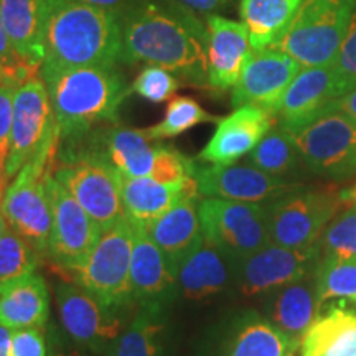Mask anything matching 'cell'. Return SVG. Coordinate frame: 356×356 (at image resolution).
Here are the masks:
<instances>
[{"instance_id": "obj_53", "label": "cell", "mask_w": 356, "mask_h": 356, "mask_svg": "<svg viewBox=\"0 0 356 356\" xmlns=\"http://www.w3.org/2000/svg\"><path fill=\"white\" fill-rule=\"evenodd\" d=\"M55 356H81L76 351H68V353H56Z\"/></svg>"}, {"instance_id": "obj_43", "label": "cell", "mask_w": 356, "mask_h": 356, "mask_svg": "<svg viewBox=\"0 0 356 356\" xmlns=\"http://www.w3.org/2000/svg\"><path fill=\"white\" fill-rule=\"evenodd\" d=\"M178 2L184 3V6L191 8V10L211 13L216 10H222V8H228L229 6H233L236 0H178Z\"/></svg>"}, {"instance_id": "obj_4", "label": "cell", "mask_w": 356, "mask_h": 356, "mask_svg": "<svg viewBox=\"0 0 356 356\" xmlns=\"http://www.w3.org/2000/svg\"><path fill=\"white\" fill-rule=\"evenodd\" d=\"M58 147L53 177L78 200L99 229L126 218L121 198V173L91 142L65 140Z\"/></svg>"}, {"instance_id": "obj_6", "label": "cell", "mask_w": 356, "mask_h": 356, "mask_svg": "<svg viewBox=\"0 0 356 356\" xmlns=\"http://www.w3.org/2000/svg\"><path fill=\"white\" fill-rule=\"evenodd\" d=\"M58 144L60 137L20 168L0 203L8 228L32 244L40 256L48 252L53 225V210L44 175L55 162Z\"/></svg>"}, {"instance_id": "obj_17", "label": "cell", "mask_w": 356, "mask_h": 356, "mask_svg": "<svg viewBox=\"0 0 356 356\" xmlns=\"http://www.w3.org/2000/svg\"><path fill=\"white\" fill-rule=\"evenodd\" d=\"M195 178L202 197L246 203H270L299 186L282 177L269 175L251 163L198 167Z\"/></svg>"}, {"instance_id": "obj_23", "label": "cell", "mask_w": 356, "mask_h": 356, "mask_svg": "<svg viewBox=\"0 0 356 356\" xmlns=\"http://www.w3.org/2000/svg\"><path fill=\"white\" fill-rule=\"evenodd\" d=\"M320 309L322 304L315 279L309 275L270 292L266 302L267 318L296 343H300L302 337L320 315Z\"/></svg>"}, {"instance_id": "obj_10", "label": "cell", "mask_w": 356, "mask_h": 356, "mask_svg": "<svg viewBox=\"0 0 356 356\" xmlns=\"http://www.w3.org/2000/svg\"><path fill=\"white\" fill-rule=\"evenodd\" d=\"M302 162L330 180L356 177V121L340 109H328L293 134Z\"/></svg>"}, {"instance_id": "obj_34", "label": "cell", "mask_w": 356, "mask_h": 356, "mask_svg": "<svg viewBox=\"0 0 356 356\" xmlns=\"http://www.w3.org/2000/svg\"><path fill=\"white\" fill-rule=\"evenodd\" d=\"M220 121L215 115L208 114L197 101L191 99L186 96H178L175 99L168 102L165 115L159 124H155L152 127L144 129L149 139L155 142L170 139V137H177L180 134H184L195 126L204 122H213Z\"/></svg>"}, {"instance_id": "obj_52", "label": "cell", "mask_w": 356, "mask_h": 356, "mask_svg": "<svg viewBox=\"0 0 356 356\" xmlns=\"http://www.w3.org/2000/svg\"><path fill=\"white\" fill-rule=\"evenodd\" d=\"M297 350H299V346H292L291 350H287V353L284 355V356H296V353H297Z\"/></svg>"}, {"instance_id": "obj_22", "label": "cell", "mask_w": 356, "mask_h": 356, "mask_svg": "<svg viewBox=\"0 0 356 356\" xmlns=\"http://www.w3.org/2000/svg\"><path fill=\"white\" fill-rule=\"evenodd\" d=\"M236 261L204 236L177 267L178 293L190 300H203L225 291L234 280Z\"/></svg>"}, {"instance_id": "obj_20", "label": "cell", "mask_w": 356, "mask_h": 356, "mask_svg": "<svg viewBox=\"0 0 356 356\" xmlns=\"http://www.w3.org/2000/svg\"><path fill=\"white\" fill-rule=\"evenodd\" d=\"M131 287L137 305L167 307L178 293L175 273L167 257L140 226H134Z\"/></svg>"}, {"instance_id": "obj_14", "label": "cell", "mask_w": 356, "mask_h": 356, "mask_svg": "<svg viewBox=\"0 0 356 356\" xmlns=\"http://www.w3.org/2000/svg\"><path fill=\"white\" fill-rule=\"evenodd\" d=\"M318 257V246L291 249L269 243L236 262L234 280L243 296H269L293 280L310 275Z\"/></svg>"}, {"instance_id": "obj_7", "label": "cell", "mask_w": 356, "mask_h": 356, "mask_svg": "<svg viewBox=\"0 0 356 356\" xmlns=\"http://www.w3.org/2000/svg\"><path fill=\"white\" fill-rule=\"evenodd\" d=\"M134 225L127 218L102 229L86 262L78 270V284L102 305L122 312L134 304L131 261Z\"/></svg>"}, {"instance_id": "obj_19", "label": "cell", "mask_w": 356, "mask_h": 356, "mask_svg": "<svg viewBox=\"0 0 356 356\" xmlns=\"http://www.w3.org/2000/svg\"><path fill=\"white\" fill-rule=\"evenodd\" d=\"M208 86L226 91L241 76L252 55L246 25L208 13Z\"/></svg>"}, {"instance_id": "obj_44", "label": "cell", "mask_w": 356, "mask_h": 356, "mask_svg": "<svg viewBox=\"0 0 356 356\" xmlns=\"http://www.w3.org/2000/svg\"><path fill=\"white\" fill-rule=\"evenodd\" d=\"M333 108L340 109L341 113L348 114L351 119H355L356 121V88L350 89V91L345 92L340 99H337L335 104H333Z\"/></svg>"}, {"instance_id": "obj_29", "label": "cell", "mask_w": 356, "mask_h": 356, "mask_svg": "<svg viewBox=\"0 0 356 356\" xmlns=\"http://www.w3.org/2000/svg\"><path fill=\"white\" fill-rule=\"evenodd\" d=\"M102 356H167L165 307L139 305Z\"/></svg>"}, {"instance_id": "obj_36", "label": "cell", "mask_w": 356, "mask_h": 356, "mask_svg": "<svg viewBox=\"0 0 356 356\" xmlns=\"http://www.w3.org/2000/svg\"><path fill=\"white\" fill-rule=\"evenodd\" d=\"M320 257H335L343 261H356V210L333 218L317 243Z\"/></svg>"}, {"instance_id": "obj_35", "label": "cell", "mask_w": 356, "mask_h": 356, "mask_svg": "<svg viewBox=\"0 0 356 356\" xmlns=\"http://www.w3.org/2000/svg\"><path fill=\"white\" fill-rule=\"evenodd\" d=\"M38 257L32 244L7 226L0 236V286L35 273Z\"/></svg>"}, {"instance_id": "obj_8", "label": "cell", "mask_w": 356, "mask_h": 356, "mask_svg": "<svg viewBox=\"0 0 356 356\" xmlns=\"http://www.w3.org/2000/svg\"><path fill=\"white\" fill-rule=\"evenodd\" d=\"M340 207L338 191L302 186L287 191L267 203L270 243L291 249L315 248Z\"/></svg>"}, {"instance_id": "obj_27", "label": "cell", "mask_w": 356, "mask_h": 356, "mask_svg": "<svg viewBox=\"0 0 356 356\" xmlns=\"http://www.w3.org/2000/svg\"><path fill=\"white\" fill-rule=\"evenodd\" d=\"M91 144L108 157L119 173L126 177H150L157 142L144 131L113 126L97 131Z\"/></svg>"}, {"instance_id": "obj_18", "label": "cell", "mask_w": 356, "mask_h": 356, "mask_svg": "<svg viewBox=\"0 0 356 356\" xmlns=\"http://www.w3.org/2000/svg\"><path fill=\"white\" fill-rule=\"evenodd\" d=\"M274 115L254 106L236 108L226 118L218 121L216 131L198 159L211 165H228L251 154L262 137L273 129Z\"/></svg>"}, {"instance_id": "obj_16", "label": "cell", "mask_w": 356, "mask_h": 356, "mask_svg": "<svg viewBox=\"0 0 356 356\" xmlns=\"http://www.w3.org/2000/svg\"><path fill=\"white\" fill-rule=\"evenodd\" d=\"M302 66L286 53L264 48L254 50L233 86V108L254 106L275 118L280 99Z\"/></svg>"}, {"instance_id": "obj_30", "label": "cell", "mask_w": 356, "mask_h": 356, "mask_svg": "<svg viewBox=\"0 0 356 356\" xmlns=\"http://www.w3.org/2000/svg\"><path fill=\"white\" fill-rule=\"evenodd\" d=\"M292 346L299 343L280 332L270 320L249 312L236 320L222 341L220 356H284Z\"/></svg>"}, {"instance_id": "obj_2", "label": "cell", "mask_w": 356, "mask_h": 356, "mask_svg": "<svg viewBox=\"0 0 356 356\" xmlns=\"http://www.w3.org/2000/svg\"><path fill=\"white\" fill-rule=\"evenodd\" d=\"M122 63L119 15L78 0H44V60L38 73Z\"/></svg>"}, {"instance_id": "obj_1", "label": "cell", "mask_w": 356, "mask_h": 356, "mask_svg": "<svg viewBox=\"0 0 356 356\" xmlns=\"http://www.w3.org/2000/svg\"><path fill=\"white\" fill-rule=\"evenodd\" d=\"M122 63L162 66L208 86V29L178 0H136L121 15Z\"/></svg>"}, {"instance_id": "obj_15", "label": "cell", "mask_w": 356, "mask_h": 356, "mask_svg": "<svg viewBox=\"0 0 356 356\" xmlns=\"http://www.w3.org/2000/svg\"><path fill=\"white\" fill-rule=\"evenodd\" d=\"M348 91V84L337 73L333 65L302 68L289 84L275 111L279 127L293 136L318 115L332 109L335 101Z\"/></svg>"}, {"instance_id": "obj_31", "label": "cell", "mask_w": 356, "mask_h": 356, "mask_svg": "<svg viewBox=\"0 0 356 356\" xmlns=\"http://www.w3.org/2000/svg\"><path fill=\"white\" fill-rule=\"evenodd\" d=\"M302 0H241V22L246 25L252 50L274 44L287 30Z\"/></svg>"}, {"instance_id": "obj_46", "label": "cell", "mask_w": 356, "mask_h": 356, "mask_svg": "<svg viewBox=\"0 0 356 356\" xmlns=\"http://www.w3.org/2000/svg\"><path fill=\"white\" fill-rule=\"evenodd\" d=\"M12 333L10 328L0 325V356H12Z\"/></svg>"}, {"instance_id": "obj_39", "label": "cell", "mask_w": 356, "mask_h": 356, "mask_svg": "<svg viewBox=\"0 0 356 356\" xmlns=\"http://www.w3.org/2000/svg\"><path fill=\"white\" fill-rule=\"evenodd\" d=\"M0 66L7 71V74L17 86L24 84L26 79L37 76V70L25 63L22 58L13 50L10 40L6 32V26L2 22V13H0Z\"/></svg>"}, {"instance_id": "obj_38", "label": "cell", "mask_w": 356, "mask_h": 356, "mask_svg": "<svg viewBox=\"0 0 356 356\" xmlns=\"http://www.w3.org/2000/svg\"><path fill=\"white\" fill-rule=\"evenodd\" d=\"M178 86L180 83L173 76L172 71L157 65H147L134 79L131 88L132 92L147 101L165 102L175 95Z\"/></svg>"}, {"instance_id": "obj_26", "label": "cell", "mask_w": 356, "mask_h": 356, "mask_svg": "<svg viewBox=\"0 0 356 356\" xmlns=\"http://www.w3.org/2000/svg\"><path fill=\"white\" fill-rule=\"evenodd\" d=\"M198 203L200 197L181 200L147 228V233L167 257L173 273H177L180 261L188 254L203 236Z\"/></svg>"}, {"instance_id": "obj_41", "label": "cell", "mask_w": 356, "mask_h": 356, "mask_svg": "<svg viewBox=\"0 0 356 356\" xmlns=\"http://www.w3.org/2000/svg\"><path fill=\"white\" fill-rule=\"evenodd\" d=\"M12 356H47L43 328H22L12 333Z\"/></svg>"}, {"instance_id": "obj_49", "label": "cell", "mask_w": 356, "mask_h": 356, "mask_svg": "<svg viewBox=\"0 0 356 356\" xmlns=\"http://www.w3.org/2000/svg\"><path fill=\"white\" fill-rule=\"evenodd\" d=\"M8 83H12V84H15L10 79V76H8L7 74V71L2 68V66H0V86H3V84H8Z\"/></svg>"}, {"instance_id": "obj_37", "label": "cell", "mask_w": 356, "mask_h": 356, "mask_svg": "<svg viewBox=\"0 0 356 356\" xmlns=\"http://www.w3.org/2000/svg\"><path fill=\"white\" fill-rule=\"evenodd\" d=\"M197 168L198 167L195 165L193 159L186 157L173 145L159 144L157 142L150 178L160 181V184H180V181L193 178Z\"/></svg>"}, {"instance_id": "obj_5", "label": "cell", "mask_w": 356, "mask_h": 356, "mask_svg": "<svg viewBox=\"0 0 356 356\" xmlns=\"http://www.w3.org/2000/svg\"><path fill=\"white\" fill-rule=\"evenodd\" d=\"M356 0H302L287 30L269 48L282 51L302 68L333 65Z\"/></svg>"}, {"instance_id": "obj_42", "label": "cell", "mask_w": 356, "mask_h": 356, "mask_svg": "<svg viewBox=\"0 0 356 356\" xmlns=\"http://www.w3.org/2000/svg\"><path fill=\"white\" fill-rule=\"evenodd\" d=\"M17 84H3L0 86V150L7 159L10 147V134L13 122V99H15Z\"/></svg>"}, {"instance_id": "obj_40", "label": "cell", "mask_w": 356, "mask_h": 356, "mask_svg": "<svg viewBox=\"0 0 356 356\" xmlns=\"http://www.w3.org/2000/svg\"><path fill=\"white\" fill-rule=\"evenodd\" d=\"M333 68L345 79L350 89L356 88V10L351 17L348 30H346L335 61H333Z\"/></svg>"}, {"instance_id": "obj_25", "label": "cell", "mask_w": 356, "mask_h": 356, "mask_svg": "<svg viewBox=\"0 0 356 356\" xmlns=\"http://www.w3.org/2000/svg\"><path fill=\"white\" fill-rule=\"evenodd\" d=\"M0 13L13 50L38 71L44 60V0H0Z\"/></svg>"}, {"instance_id": "obj_32", "label": "cell", "mask_w": 356, "mask_h": 356, "mask_svg": "<svg viewBox=\"0 0 356 356\" xmlns=\"http://www.w3.org/2000/svg\"><path fill=\"white\" fill-rule=\"evenodd\" d=\"M300 160L302 157L296 139L282 127L270 129L249 154L251 165L269 175L282 178L296 170Z\"/></svg>"}, {"instance_id": "obj_11", "label": "cell", "mask_w": 356, "mask_h": 356, "mask_svg": "<svg viewBox=\"0 0 356 356\" xmlns=\"http://www.w3.org/2000/svg\"><path fill=\"white\" fill-rule=\"evenodd\" d=\"M60 137L47 84L33 76L20 84L13 99V122L6 175L13 178L35 155Z\"/></svg>"}, {"instance_id": "obj_21", "label": "cell", "mask_w": 356, "mask_h": 356, "mask_svg": "<svg viewBox=\"0 0 356 356\" xmlns=\"http://www.w3.org/2000/svg\"><path fill=\"white\" fill-rule=\"evenodd\" d=\"M119 178L126 218L134 226L145 229L181 200L202 197L195 177L180 184H160L150 177H126L122 173Z\"/></svg>"}, {"instance_id": "obj_33", "label": "cell", "mask_w": 356, "mask_h": 356, "mask_svg": "<svg viewBox=\"0 0 356 356\" xmlns=\"http://www.w3.org/2000/svg\"><path fill=\"white\" fill-rule=\"evenodd\" d=\"M320 304L332 299L356 300V261L322 257L314 270Z\"/></svg>"}, {"instance_id": "obj_12", "label": "cell", "mask_w": 356, "mask_h": 356, "mask_svg": "<svg viewBox=\"0 0 356 356\" xmlns=\"http://www.w3.org/2000/svg\"><path fill=\"white\" fill-rule=\"evenodd\" d=\"M53 210L48 256L58 267L78 273L99 238V226L84 211L78 200L53 177V165L44 175Z\"/></svg>"}, {"instance_id": "obj_47", "label": "cell", "mask_w": 356, "mask_h": 356, "mask_svg": "<svg viewBox=\"0 0 356 356\" xmlns=\"http://www.w3.org/2000/svg\"><path fill=\"white\" fill-rule=\"evenodd\" d=\"M338 197H340V202L345 208H355L356 210V181L338 191Z\"/></svg>"}, {"instance_id": "obj_48", "label": "cell", "mask_w": 356, "mask_h": 356, "mask_svg": "<svg viewBox=\"0 0 356 356\" xmlns=\"http://www.w3.org/2000/svg\"><path fill=\"white\" fill-rule=\"evenodd\" d=\"M8 180H10V178L7 175H0V203H2L3 195H6V191L8 188Z\"/></svg>"}, {"instance_id": "obj_9", "label": "cell", "mask_w": 356, "mask_h": 356, "mask_svg": "<svg viewBox=\"0 0 356 356\" xmlns=\"http://www.w3.org/2000/svg\"><path fill=\"white\" fill-rule=\"evenodd\" d=\"M198 215L204 238L236 262L270 243L267 203L204 197Z\"/></svg>"}, {"instance_id": "obj_45", "label": "cell", "mask_w": 356, "mask_h": 356, "mask_svg": "<svg viewBox=\"0 0 356 356\" xmlns=\"http://www.w3.org/2000/svg\"><path fill=\"white\" fill-rule=\"evenodd\" d=\"M78 2L89 3V6H96L101 8H108V10H113L121 15V13L126 10V8L131 6V3L136 2V0H78Z\"/></svg>"}, {"instance_id": "obj_24", "label": "cell", "mask_w": 356, "mask_h": 356, "mask_svg": "<svg viewBox=\"0 0 356 356\" xmlns=\"http://www.w3.org/2000/svg\"><path fill=\"white\" fill-rule=\"evenodd\" d=\"M50 317V293L40 274H26L0 286V325L10 330L43 328Z\"/></svg>"}, {"instance_id": "obj_28", "label": "cell", "mask_w": 356, "mask_h": 356, "mask_svg": "<svg viewBox=\"0 0 356 356\" xmlns=\"http://www.w3.org/2000/svg\"><path fill=\"white\" fill-rule=\"evenodd\" d=\"M299 350L300 356H356V310L330 307L310 325Z\"/></svg>"}, {"instance_id": "obj_13", "label": "cell", "mask_w": 356, "mask_h": 356, "mask_svg": "<svg viewBox=\"0 0 356 356\" xmlns=\"http://www.w3.org/2000/svg\"><path fill=\"white\" fill-rule=\"evenodd\" d=\"M56 307L63 330L89 353H104L124 328L121 312L102 305L79 284H58Z\"/></svg>"}, {"instance_id": "obj_51", "label": "cell", "mask_w": 356, "mask_h": 356, "mask_svg": "<svg viewBox=\"0 0 356 356\" xmlns=\"http://www.w3.org/2000/svg\"><path fill=\"white\" fill-rule=\"evenodd\" d=\"M7 228V221H6V218H3V215H2V208H0V236H2V233H3V229Z\"/></svg>"}, {"instance_id": "obj_50", "label": "cell", "mask_w": 356, "mask_h": 356, "mask_svg": "<svg viewBox=\"0 0 356 356\" xmlns=\"http://www.w3.org/2000/svg\"><path fill=\"white\" fill-rule=\"evenodd\" d=\"M6 163H7V159L3 157L2 150H0V175H6Z\"/></svg>"}, {"instance_id": "obj_3", "label": "cell", "mask_w": 356, "mask_h": 356, "mask_svg": "<svg viewBox=\"0 0 356 356\" xmlns=\"http://www.w3.org/2000/svg\"><path fill=\"white\" fill-rule=\"evenodd\" d=\"M47 84L60 140H74L99 122L118 121L132 88L115 66H81L40 73Z\"/></svg>"}]
</instances>
